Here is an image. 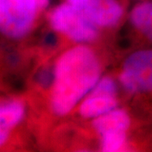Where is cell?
I'll return each mask as SVG.
<instances>
[{"label":"cell","mask_w":152,"mask_h":152,"mask_svg":"<svg viewBox=\"0 0 152 152\" xmlns=\"http://www.w3.org/2000/svg\"><path fill=\"white\" fill-rule=\"evenodd\" d=\"M130 21L140 32L152 41V1L136 4L131 11Z\"/></svg>","instance_id":"9c48e42d"},{"label":"cell","mask_w":152,"mask_h":152,"mask_svg":"<svg viewBox=\"0 0 152 152\" xmlns=\"http://www.w3.org/2000/svg\"><path fill=\"white\" fill-rule=\"evenodd\" d=\"M25 106L17 99L5 100L0 107V144L3 146L10 138V131L24 118Z\"/></svg>","instance_id":"ba28073f"},{"label":"cell","mask_w":152,"mask_h":152,"mask_svg":"<svg viewBox=\"0 0 152 152\" xmlns=\"http://www.w3.org/2000/svg\"><path fill=\"white\" fill-rule=\"evenodd\" d=\"M129 114L123 109L115 108L107 113L93 119V127L102 137V140L127 139V131L130 127Z\"/></svg>","instance_id":"8992f818"},{"label":"cell","mask_w":152,"mask_h":152,"mask_svg":"<svg viewBox=\"0 0 152 152\" xmlns=\"http://www.w3.org/2000/svg\"><path fill=\"white\" fill-rule=\"evenodd\" d=\"M120 83L132 93L152 92V49L133 53L124 63Z\"/></svg>","instance_id":"277c9868"},{"label":"cell","mask_w":152,"mask_h":152,"mask_svg":"<svg viewBox=\"0 0 152 152\" xmlns=\"http://www.w3.org/2000/svg\"><path fill=\"white\" fill-rule=\"evenodd\" d=\"M97 27H111L119 21L123 8L118 0H66Z\"/></svg>","instance_id":"5b68a950"},{"label":"cell","mask_w":152,"mask_h":152,"mask_svg":"<svg viewBox=\"0 0 152 152\" xmlns=\"http://www.w3.org/2000/svg\"><path fill=\"white\" fill-rule=\"evenodd\" d=\"M101 65L90 48L78 45L57 60L50 91V106L56 115L69 113L100 80Z\"/></svg>","instance_id":"6da1fadb"},{"label":"cell","mask_w":152,"mask_h":152,"mask_svg":"<svg viewBox=\"0 0 152 152\" xmlns=\"http://www.w3.org/2000/svg\"><path fill=\"white\" fill-rule=\"evenodd\" d=\"M117 95L91 91L79 106V113L84 118H96L118 107Z\"/></svg>","instance_id":"52a82bcc"},{"label":"cell","mask_w":152,"mask_h":152,"mask_svg":"<svg viewBox=\"0 0 152 152\" xmlns=\"http://www.w3.org/2000/svg\"><path fill=\"white\" fill-rule=\"evenodd\" d=\"M48 20L54 31L76 42H90L97 37V26L67 1L52 10Z\"/></svg>","instance_id":"3957f363"},{"label":"cell","mask_w":152,"mask_h":152,"mask_svg":"<svg viewBox=\"0 0 152 152\" xmlns=\"http://www.w3.org/2000/svg\"><path fill=\"white\" fill-rule=\"evenodd\" d=\"M48 4L49 0H0L1 31L11 39L24 37Z\"/></svg>","instance_id":"7a4b0ae2"}]
</instances>
